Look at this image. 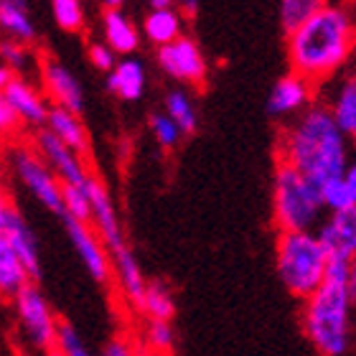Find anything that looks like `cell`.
I'll return each mask as SVG.
<instances>
[{"label": "cell", "mask_w": 356, "mask_h": 356, "mask_svg": "<svg viewBox=\"0 0 356 356\" xmlns=\"http://www.w3.org/2000/svg\"><path fill=\"white\" fill-rule=\"evenodd\" d=\"M321 207L323 211L331 214H346V211H356V168L354 163L346 168V173L334 181H328L326 186H321Z\"/></svg>", "instance_id": "22"}, {"label": "cell", "mask_w": 356, "mask_h": 356, "mask_svg": "<svg viewBox=\"0 0 356 356\" xmlns=\"http://www.w3.org/2000/svg\"><path fill=\"white\" fill-rule=\"evenodd\" d=\"M0 95L6 97V102L10 104V110L15 112L18 122L33 125V127H44L46 115H49V107H51V104L46 102V97L41 95L29 79L13 76Z\"/></svg>", "instance_id": "13"}, {"label": "cell", "mask_w": 356, "mask_h": 356, "mask_svg": "<svg viewBox=\"0 0 356 356\" xmlns=\"http://www.w3.org/2000/svg\"><path fill=\"white\" fill-rule=\"evenodd\" d=\"M15 316H18V326H21L23 339L38 351H51L56 341V326L59 318L54 316L51 303L46 300L38 285L29 282L26 288L13 298Z\"/></svg>", "instance_id": "6"}, {"label": "cell", "mask_w": 356, "mask_h": 356, "mask_svg": "<svg viewBox=\"0 0 356 356\" xmlns=\"http://www.w3.org/2000/svg\"><path fill=\"white\" fill-rule=\"evenodd\" d=\"M18 118H15V112L10 110V104L6 102V97L0 95V135H10L18 130Z\"/></svg>", "instance_id": "36"}, {"label": "cell", "mask_w": 356, "mask_h": 356, "mask_svg": "<svg viewBox=\"0 0 356 356\" xmlns=\"http://www.w3.org/2000/svg\"><path fill=\"white\" fill-rule=\"evenodd\" d=\"M334 125L341 130L346 138H354L356 135V79L354 76H346L339 89H336L334 102L326 107Z\"/></svg>", "instance_id": "24"}, {"label": "cell", "mask_w": 356, "mask_h": 356, "mask_svg": "<svg viewBox=\"0 0 356 356\" xmlns=\"http://www.w3.org/2000/svg\"><path fill=\"white\" fill-rule=\"evenodd\" d=\"M328 260H354L356 254V211L331 214L316 232Z\"/></svg>", "instance_id": "15"}, {"label": "cell", "mask_w": 356, "mask_h": 356, "mask_svg": "<svg viewBox=\"0 0 356 356\" xmlns=\"http://www.w3.org/2000/svg\"><path fill=\"white\" fill-rule=\"evenodd\" d=\"M54 349L59 351L61 356H95L87 349V343L82 341V336L72 323H64L59 321L56 326V341H54Z\"/></svg>", "instance_id": "31"}, {"label": "cell", "mask_w": 356, "mask_h": 356, "mask_svg": "<svg viewBox=\"0 0 356 356\" xmlns=\"http://www.w3.org/2000/svg\"><path fill=\"white\" fill-rule=\"evenodd\" d=\"M102 356H135V351L125 339H120L118 336V339H110V341H107Z\"/></svg>", "instance_id": "37"}, {"label": "cell", "mask_w": 356, "mask_h": 356, "mask_svg": "<svg viewBox=\"0 0 356 356\" xmlns=\"http://www.w3.org/2000/svg\"><path fill=\"white\" fill-rule=\"evenodd\" d=\"M10 168L21 186L33 196V199L46 207L51 214L64 216V204H61V184L54 176L51 168L44 163V158L38 156L36 148L21 145L10 153Z\"/></svg>", "instance_id": "7"}, {"label": "cell", "mask_w": 356, "mask_h": 356, "mask_svg": "<svg viewBox=\"0 0 356 356\" xmlns=\"http://www.w3.org/2000/svg\"><path fill=\"white\" fill-rule=\"evenodd\" d=\"M36 23L21 0H0V38H10L29 46L36 38Z\"/></svg>", "instance_id": "20"}, {"label": "cell", "mask_w": 356, "mask_h": 356, "mask_svg": "<svg viewBox=\"0 0 356 356\" xmlns=\"http://www.w3.org/2000/svg\"><path fill=\"white\" fill-rule=\"evenodd\" d=\"M354 260H328L326 277L303 300V331L318 356H346L351 349V305H354Z\"/></svg>", "instance_id": "3"}, {"label": "cell", "mask_w": 356, "mask_h": 356, "mask_svg": "<svg viewBox=\"0 0 356 356\" xmlns=\"http://www.w3.org/2000/svg\"><path fill=\"white\" fill-rule=\"evenodd\" d=\"M31 282L26 267L15 257L6 237H0V298H15Z\"/></svg>", "instance_id": "25"}, {"label": "cell", "mask_w": 356, "mask_h": 356, "mask_svg": "<svg viewBox=\"0 0 356 356\" xmlns=\"http://www.w3.org/2000/svg\"><path fill=\"white\" fill-rule=\"evenodd\" d=\"M110 262H112V270L118 273L125 298L135 305V308H140L143 296H145V288H148V280H145V273H143L140 265H138V260H135L133 250L125 247L122 252L112 254Z\"/></svg>", "instance_id": "23"}, {"label": "cell", "mask_w": 356, "mask_h": 356, "mask_svg": "<svg viewBox=\"0 0 356 356\" xmlns=\"http://www.w3.org/2000/svg\"><path fill=\"white\" fill-rule=\"evenodd\" d=\"M140 311L148 316V321H168L171 323L173 313H176V300H173L171 288L163 280H153L145 288Z\"/></svg>", "instance_id": "27"}, {"label": "cell", "mask_w": 356, "mask_h": 356, "mask_svg": "<svg viewBox=\"0 0 356 356\" xmlns=\"http://www.w3.org/2000/svg\"><path fill=\"white\" fill-rule=\"evenodd\" d=\"M61 204H64V216L69 222L76 224H92V209H89L87 186L76 188V186H61Z\"/></svg>", "instance_id": "28"}, {"label": "cell", "mask_w": 356, "mask_h": 356, "mask_svg": "<svg viewBox=\"0 0 356 356\" xmlns=\"http://www.w3.org/2000/svg\"><path fill=\"white\" fill-rule=\"evenodd\" d=\"M150 8L153 10H158V8H171V3L168 0H150Z\"/></svg>", "instance_id": "41"}, {"label": "cell", "mask_w": 356, "mask_h": 356, "mask_svg": "<svg viewBox=\"0 0 356 356\" xmlns=\"http://www.w3.org/2000/svg\"><path fill=\"white\" fill-rule=\"evenodd\" d=\"M64 224H67L72 245H74L82 265L87 267V273L92 275L97 282L110 280L112 262H110V254H107V250H104V245H102V239L97 237V232L92 229V227H87V224H76V222H69V219H64Z\"/></svg>", "instance_id": "12"}, {"label": "cell", "mask_w": 356, "mask_h": 356, "mask_svg": "<svg viewBox=\"0 0 356 356\" xmlns=\"http://www.w3.org/2000/svg\"><path fill=\"white\" fill-rule=\"evenodd\" d=\"M102 44L122 59L140 49V29L122 8H118V3H110L102 13Z\"/></svg>", "instance_id": "14"}, {"label": "cell", "mask_w": 356, "mask_h": 356, "mask_svg": "<svg viewBox=\"0 0 356 356\" xmlns=\"http://www.w3.org/2000/svg\"><path fill=\"white\" fill-rule=\"evenodd\" d=\"M321 3L318 0H282L280 3V26L285 33H293L303 26L313 13H316V8Z\"/></svg>", "instance_id": "30"}, {"label": "cell", "mask_w": 356, "mask_h": 356, "mask_svg": "<svg viewBox=\"0 0 356 356\" xmlns=\"http://www.w3.org/2000/svg\"><path fill=\"white\" fill-rule=\"evenodd\" d=\"M41 84H44L46 95L51 99V107H61L79 115L84 110V89L82 82L69 72L64 64L54 59H46L41 64Z\"/></svg>", "instance_id": "11"}, {"label": "cell", "mask_w": 356, "mask_h": 356, "mask_svg": "<svg viewBox=\"0 0 356 356\" xmlns=\"http://www.w3.org/2000/svg\"><path fill=\"white\" fill-rule=\"evenodd\" d=\"M51 15L56 26L67 33H79V31H84V23H87V13H84V6L79 0H54Z\"/></svg>", "instance_id": "29"}, {"label": "cell", "mask_w": 356, "mask_h": 356, "mask_svg": "<svg viewBox=\"0 0 356 356\" xmlns=\"http://www.w3.org/2000/svg\"><path fill=\"white\" fill-rule=\"evenodd\" d=\"M165 118L181 130V135H191L199 127V110L193 97L186 89H171L165 95Z\"/></svg>", "instance_id": "26"}, {"label": "cell", "mask_w": 356, "mask_h": 356, "mask_svg": "<svg viewBox=\"0 0 356 356\" xmlns=\"http://www.w3.org/2000/svg\"><path fill=\"white\" fill-rule=\"evenodd\" d=\"M89 64L95 69H99V72H104V74H110L112 69H115V64H118V56L102 41H92L89 44Z\"/></svg>", "instance_id": "35"}, {"label": "cell", "mask_w": 356, "mask_h": 356, "mask_svg": "<svg viewBox=\"0 0 356 356\" xmlns=\"http://www.w3.org/2000/svg\"><path fill=\"white\" fill-rule=\"evenodd\" d=\"M10 79H13V74H10V72H8V69L3 67V64H0V92L6 89V84L10 82Z\"/></svg>", "instance_id": "40"}, {"label": "cell", "mask_w": 356, "mask_h": 356, "mask_svg": "<svg viewBox=\"0 0 356 356\" xmlns=\"http://www.w3.org/2000/svg\"><path fill=\"white\" fill-rule=\"evenodd\" d=\"M354 18L346 8L321 3L316 13L288 36L293 74L318 84L339 74L354 54Z\"/></svg>", "instance_id": "1"}, {"label": "cell", "mask_w": 356, "mask_h": 356, "mask_svg": "<svg viewBox=\"0 0 356 356\" xmlns=\"http://www.w3.org/2000/svg\"><path fill=\"white\" fill-rule=\"evenodd\" d=\"M326 265L328 254L316 232H280L275 245V267L293 298H311L326 277Z\"/></svg>", "instance_id": "4"}, {"label": "cell", "mask_w": 356, "mask_h": 356, "mask_svg": "<svg viewBox=\"0 0 356 356\" xmlns=\"http://www.w3.org/2000/svg\"><path fill=\"white\" fill-rule=\"evenodd\" d=\"M44 127L56 138L59 143H64L72 153L82 156L89 150V135L87 127H84L82 118L74 115L69 110H61V107H49V115H46Z\"/></svg>", "instance_id": "19"}, {"label": "cell", "mask_w": 356, "mask_h": 356, "mask_svg": "<svg viewBox=\"0 0 356 356\" xmlns=\"http://www.w3.org/2000/svg\"><path fill=\"white\" fill-rule=\"evenodd\" d=\"M318 188L296 168L277 163L273 178V219L280 232H313L321 222Z\"/></svg>", "instance_id": "5"}, {"label": "cell", "mask_w": 356, "mask_h": 356, "mask_svg": "<svg viewBox=\"0 0 356 356\" xmlns=\"http://www.w3.org/2000/svg\"><path fill=\"white\" fill-rule=\"evenodd\" d=\"M280 163L296 168L316 188L349 168V138L334 125L326 104H311L296 120L280 145Z\"/></svg>", "instance_id": "2"}, {"label": "cell", "mask_w": 356, "mask_h": 356, "mask_svg": "<svg viewBox=\"0 0 356 356\" xmlns=\"http://www.w3.org/2000/svg\"><path fill=\"white\" fill-rule=\"evenodd\" d=\"M156 61L161 72L181 84H201L207 79L209 67L199 44L188 36H181L158 49Z\"/></svg>", "instance_id": "8"}, {"label": "cell", "mask_w": 356, "mask_h": 356, "mask_svg": "<svg viewBox=\"0 0 356 356\" xmlns=\"http://www.w3.org/2000/svg\"><path fill=\"white\" fill-rule=\"evenodd\" d=\"M145 336H148V343L156 351H171L173 343H176V331L168 321H148Z\"/></svg>", "instance_id": "34"}, {"label": "cell", "mask_w": 356, "mask_h": 356, "mask_svg": "<svg viewBox=\"0 0 356 356\" xmlns=\"http://www.w3.org/2000/svg\"><path fill=\"white\" fill-rule=\"evenodd\" d=\"M46 356H61V354L56 349H51V351H46Z\"/></svg>", "instance_id": "42"}, {"label": "cell", "mask_w": 356, "mask_h": 356, "mask_svg": "<svg viewBox=\"0 0 356 356\" xmlns=\"http://www.w3.org/2000/svg\"><path fill=\"white\" fill-rule=\"evenodd\" d=\"M145 84H148V72L145 64L135 56L118 59L115 69L107 74V89L112 95L125 99V102H138L145 95Z\"/></svg>", "instance_id": "18"}, {"label": "cell", "mask_w": 356, "mask_h": 356, "mask_svg": "<svg viewBox=\"0 0 356 356\" xmlns=\"http://www.w3.org/2000/svg\"><path fill=\"white\" fill-rule=\"evenodd\" d=\"M6 242L10 245V250L15 252V257L21 260V265L26 267L31 280H38L41 277V254H38V239L31 229V224L23 219V214L18 209L10 211L6 224V232H3Z\"/></svg>", "instance_id": "17"}, {"label": "cell", "mask_w": 356, "mask_h": 356, "mask_svg": "<svg viewBox=\"0 0 356 356\" xmlns=\"http://www.w3.org/2000/svg\"><path fill=\"white\" fill-rule=\"evenodd\" d=\"M196 10H199V3H196V0H191V3L186 0L184 6H181V10H178V15H181V18H193Z\"/></svg>", "instance_id": "39"}, {"label": "cell", "mask_w": 356, "mask_h": 356, "mask_svg": "<svg viewBox=\"0 0 356 356\" xmlns=\"http://www.w3.org/2000/svg\"><path fill=\"white\" fill-rule=\"evenodd\" d=\"M87 196H89V209H92V224L97 227V237L102 239L107 254H118L122 252L127 245L125 232H122V224H120L118 209H115V201H112L110 188L99 181V178L89 176L87 181Z\"/></svg>", "instance_id": "9"}, {"label": "cell", "mask_w": 356, "mask_h": 356, "mask_svg": "<svg viewBox=\"0 0 356 356\" xmlns=\"http://www.w3.org/2000/svg\"><path fill=\"white\" fill-rule=\"evenodd\" d=\"M36 153L44 158V163L51 168V173L59 178L61 186H76L84 188L92 173H87L82 156H76L72 150L54 138L46 127H41L36 133Z\"/></svg>", "instance_id": "10"}, {"label": "cell", "mask_w": 356, "mask_h": 356, "mask_svg": "<svg viewBox=\"0 0 356 356\" xmlns=\"http://www.w3.org/2000/svg\"><path fill=\"white\" fill-rule=\"evenodd\" d=\"M143 33L148 38L150 44H156L158 49L165 44H171L176 38L184 36V18L178 15L176 8H158L153 10L150 8L145 18H143Z\"/></svg>", "instance_id": "21"}, {"label": "cell", "mask_w": 356, "mask_h": 356, "mask_svg": "<svg viewBox=\"0 0 356 356\" xmlns=\"http://www.w3.org/2000/svg\"><path fill=\"white\" fill-rule=\"evenodd\" d=\"M313 99V84L305 82L303 76L298 74H285L282 79L275 82L267 97V112L273 118H290L296 112L305 110Z\"/></svg>", "instance_id": "16"}, {"label": "cell", "mask_w": 356, "mask_h": 356, "mask_svg": "<svg viewBox=\"0 0 356 356\" xmlns=\"http://www.w3.org/2000/svg\"><path fill=\"white\" fill-rule=\"evenodd\" d=\"M10 211H13V207L8 204L6 193H3V188H0V237H3V232H6V224H8Z\"/></svg>", "instance_id": "38"}, {"label": "cell", "mask_w": 356, "mask_h": 356, "mask_svg": "<svg viewBox=\"0 0 356 356\" xmlns=\"http://www.w3.org/2000/svg\"><path fill=\"white\" fill-rule=\"evenodd\" d=\"M150 133L156 138V143L161 145L163 150H173L181 143V130L173 125L171 120L165 118L163 112H156V115H150Z\"/></svg>", "instance_id": "32"}, {"label": "cell", "mask_w": 356, "mask_h": 356, "mask_svg": "<svg viewBox=\"0 0 356 356\" xmlns=\"http://www.w3.org/2000/svg\"><path fill=\"white\" fill-rule=\"evenodd\" d=\"M29 61H31L29 46L18 44V41H10V38H0V64H3L10 74L21 72Z\"/></svg>", "instance_id": "33"}]
</instances>
